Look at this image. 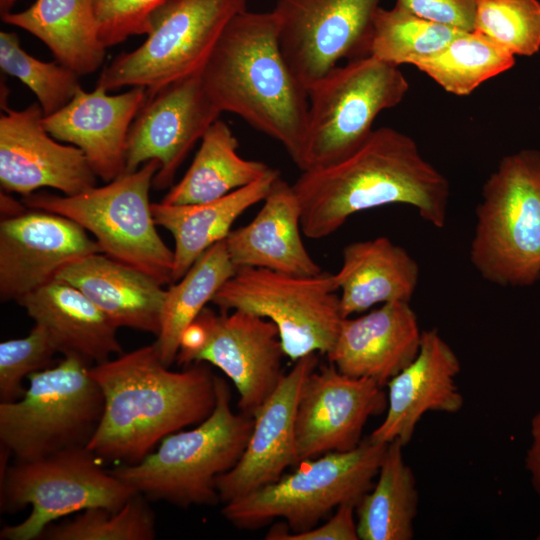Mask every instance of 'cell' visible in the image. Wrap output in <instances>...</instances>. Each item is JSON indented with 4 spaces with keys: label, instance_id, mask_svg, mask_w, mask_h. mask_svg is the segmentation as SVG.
<instances>
[{
    "label": "cell",
    "instance_id": "cell-32",
    "mask_svg": "<svg viewBox=\"0 0 540 540\" xmlns=\"http://www.w3.org/2000/svg\"><path fill=\"white\" fill-rule=\"evenodd\" d=\"M515 55L482 33H460L437 53L414 66L433 79L445 91L471 94L483 82L511 69Z\"/></svg>",
    "mask_w": 540,
    "mask_h": 540
},
{
    "label": "cell",
    "instance_id": "cell-12",
    "mask_svg": "<svg viewBox=\"0 0 540 540\" xmlns=\"http://www.w3.org/2000/svg\"><path fill=\"white\" fill-rule=\"evenodd\" d=\"M247 0H167L151 17L146 40L113 59L97 84L107 91L144 87L147 93L201 72L230 20Z\"/></svg>",
    "mask_w": 540,
    "mask_h": 540
},
{
    "label": "cell",
    "instance_id": "cell-21",
    "mask_svg": "<svg viewBox=\"0 0 540 540\" xmlns=\"http://www.w3.org/2000/svg\"><path fill=\"white\" fill-rule=\"evenodd\" d=\"M147 96L144 87L117 95L96 85L80 88L62 109L43 117V125L56 140L79 148L97 177L110 182L126 171L129 129Z\"/></svg>",
    "mask_w": 540,
    "mask_h": 540
},
{
    "label": "cell",
    "instance_id": "cell-26",
    "mask_svg": "<svg viewBox=\"0 0 540 540\" xmlns=\"http://www.w3.org/2000/svg\"><path fill=\"white\" fill-rule=\"evenodd\" d=\"M334 276L347 318L376 304L410 302L419 281V265L402 246L380 236L347 244Z\"/></svg>",
    "mask_w": 540,
    "mask_h": 540
},
{
    "label": "cell",
    "instance_id": "cell-2",
    "mask_svg": "<svg viewBox=\"0 0 540 540\" xmlns=\"http://www.w3.org/2000/svg\"><path fill=\"white\" fill-rule=\"evenodd\" d=\"M104 408L87 447L102 461L136 464L166 436L199 424L216 405V375L204 363L172 371L154 344L90 366Z\"/></svg>",
    "mask_w": 540,
    "mask_h": 540
},
{
    "label": "cell",
    "instance_id": "cell-1",
    "mask_svg": "<svg viewBox=\"0 0 540 540\" xmlns=\"http://www.w3.org/2000/svg\"><path fill=\"white\" fill-rule=\"evenodd\" d=\"M303 234L321 239L352 215L390 204L415 208L435 228L447 221L450 185L408 135L374 129L353 153L333 164L301 171L292 184Z\"/></svg>",
    "mask_w": 540,
    "mask_h": 540
},
{
    "label": "cell",
    "instance_id": "cell-44",
    "mask_svg": "<svg viewBox=\"0 0 540 540\" xmlns=\"http://www.w3.org/2000/svg\"><path fill=\"white\" fill-rule=\"evenodd\" d=\"M18 0H0V15L11 12V8Z\"/></svg>",
    "mask_w": 540,
    "mask_h": 540
},
{
    "label": "cell",
    "instance_id": "cell-36",
    "mask_svg": "<svg viewBox=\"0 0 540 540\" xmlns=\"http://www.w3.org/2000/svg\"><path fill=\"white\" fill-rule=\"evenodd\" d=\"M473 30L513 55L531 56L540 49V1L476 0Z\"/></svg>",
    "mask_w": 540,
    "mask_h": 540
},
{
    "label": "cell",
    "instance_id": "cell-4",
    "mask_svg": "<svg viewBox=\"0 0 540 540\" xmlns=\"http://www.w3.org/2000/svg\"><path fill=\"white\" fill-rule=\"evenodd\" d=\"M253 424V417L233 411L228 384L216 376V405L204 421L166 436L140 462L111 472L148 500L182 508L216 505L217 478L239 461Z\"/></svg>",
    "mask_w": 540,
    "mask_h": 540
},
{
    "label": "cell",
    "instance_id": "cell-8",
    "mask_svg": "<svg viewBox=\"0 0 540 540\" xmlns=\"http://www.w3.org/2000/svg\"><path fill=\"white\" fill-rule=\"evenodd\" d=\"M387 445L367 437L352 450L303 460L294 472L226 502L222 515L242 529L275 518L284 519L292 533L312 529L333 509L359 503L374 484Z\"/></svg>",
    "mask_w": 540,
    "mask_h": 540
},
{
    "label": "cell",
    "instance_id": "cell-39",
    "mask_svg": "<svg viewBox=\"0 0 540 540\" xmlns=\"http://www.w3.org/2000/svg\"><path fill=\"white\" fill-rule=\"evenodd\" d=\"M395 6L460 31L474 28L476 0H396Z\"/></svg>",
    "mask_w": 540,
    "mask_h": 540
},
{
    "label": "cell",
    "instance_id": "cell-25",
    "mask_svg": "<svg viewBox=\"0 0 540 540\" xmlns=\"http://www.w3.org/2000/svg\"><path fill=\"white\" fill-rule=\"evenodd\" d=\"M43 327L58 352L99 364L122 354L117 327L79 289L54 279L17 301Z\"/></svg>",
    "mask_w": 540,
    "mask_h": 540
},
{
    "label": "cell",
    "instance_id": "cell-34",
    "mask_svg": "<svg viewBox=\"0 0 540 540\" xmlns=\"http://www.w3.org/2000/svg\"><path fill=\"white\" fill-rule=\"evenodd\" d=\"M156 520L148 499L136 493L122 508L94 507L69 521L50 524L39 539L45 540H152Z\"/></svg>",
    "mask_w": 540,
    "mask_h": 540
},
{
    "label": "cell",
    "instance_id": "cell-19",
    "mask_svg": "<svg viewBox=\"0 0 540 540\" xmlns=\"http://www.w3.org/2000/svg\"><path fill=\"white\" fill-rule=\"evenodd\" d=\"M317 364L316 353L295 361L255 413L253 429L241 458L217 478L221 502L232 501L271 484L288 467L299 463L295 436L297 405L304 380Z\"/></svg>",
    "mask_w": 540,
    "mask_h": 540
},
{
    "label": "cell",
    "instance_id": "cell-18",
    "mask_svg": "<svg viewBox=\"0 0 540 540\" xmlns=\"http://www.w3.org/2000/svg\"><path fill=\"white\" fill-rule=\"evenodd\" d=\"M95 240L73 220L43 210L0 223V299L18 301L54 280L66 266L99 253Z\"/></svg>",
    "mask_w": 540,
    "mask_h": 540
},
{
    "label": "cell",
    "instance_id": "cell-20",
    "mask_svg": "<svg viewBox=\"0 0 540 540\" xmlns=\"http://www.w3.org/2000/svg\"><path fill=\"white\" fill-rule=\"evenodd\" d=\"M460 361L437 329L422 331L416 357L388 383L382 423L368 436L374 442L407 445L423 415L430 411L456 413L464 397L456 377Z\"/></svg>",
    "mask_w": 540,
    "mask_h": 540
},
{
    "label": "cell",
    "instance_id": "cell-27",
    "mask_svg": "<svg viewBox=\"0 0 540 540\" xmlns=\"http://www.w3.org/2000/svg\"><path fill=\"white\" fill-rule=\"evenodd\" d=\"M279 176L280 172L271 168L257 181L204 203H151L155 223L168 230L175 240L171 283L181 279L207 249L224 240L235 220L263 201Z\"/></svg>",
    "mask_w": 540,
    "mask_h": 540
},
{
    "label": "cell",
    "instance_id": "cell-42",
    "mask_svg": "<svg viewBox=\"0 0 540 540\" xmlns=\"http://www.w3.org/2000/svg\"><path fill=\"white\" fill-rule=\"evenodd\" d=\"M23 212H25L24 207L19 202L4 194L3 191L1 192V213L7 215L5 218H9Z\"/></svg>",
    "mask_w": 540,
    "mask_h": 540
},
{
    "label": "cell",
    "instance_id": "cell-23",
    "mask_svg": "<svg viewBox=\"0 0 540 540\" xmlns=\"http://www.w3.org/2000/svg\"><path fill=\"white\" fill-rule=\"evenodd\" d=\"M301 233L299 201L292 185L279 176L254 219L231 230L225 244L236 269L255 267L296 275L319 274L322 269L306 250Z\"/></svg>",
    "mask_w": 540,
    "mask_h": 540
},
{
    "label": "cell",
    "instance_id": "cell-10",
    "mask_svg": "<svg viewBox=\"0 0 540 540\" xmlns=\"http://www.w3.org/2000/svg\"><path fill=\"white\" fill-rule=\"evenodd\" d=\"M409 83L399 66L371 55L336 66L307 88L301 171L333 164L370 136L376 117L397 106Z\"/></svg>",
    "mask_w": 540,
    "mask_h": 540
},
{
    "label": "cell",
    "instance_id": "cell-14",
    "mask_svg": "<svg viewBox=\"0 0 540 540\" xmlns=\"http://www.w3.org/2000/svg\"><path fill=\"white\" fill-rule=\"evenodd\" d=\"M380 0H277L272 10L281 52L307 89L348 61L370 55Z\"/></svg>",
    "mask_w": 540,
    "mask_h": 540
},
{
    "label": "cell",
    "instance_id": "cell-37",
    "mask_svg": "<svg viewBox=\"0 0 540 540\" xmlns=\"http://www.w3.org/2000/svg\"><path fill=\"white\" fill-rule=\"evenodd\" d=\"M58 349L48 332L35 324L22 338L0 343V402L23 397V380L32 373L49 367Z\"/></svg>",
    "mask_w": 540,
    "mask_h": 540
},
{
    "label": "cell",
    "instance_id": "cell-15",
    "mask_svg": "<svg viewBox=\"0 0 540 540\" xmlns=\"http://www.w3.org/2000/svg\"><path fill=\"white\" fill-rule=\"evenodd\" d=\"M201 72L147 93L129 129L126 171L157 160L160 168L152 184L157 190L171 186L189 151L221 114Z\"/></svg>",
    "mask_w": 540,
    "mask_h": 540
},
{
    "label": "cell",
    "instance_id": "cell-31",
    "mask_svg": "<svg viewBox=\"0 0 540 540\" xmlns=\"http://www.w3.org/2000/svg\"><path fill=\"white\" fill-rule=\"evenodd\" d=\"M235 272L224 239L207 249L183 277L166 290L160 331L154 343L166 366L170 367L176 360L183 332Z\"/></svg>",
    "mask_w": 540,
    "mask_h": 540
},
{
    "label": "cell",
    "instance_id": "cell-33",
    "mask_svg": "<svg viewBox=\"0 0 540 540\" xmlns=\"http://www.w3.org/2000/svg\"><path fill=\"white\" fill-rule=\"evenodd\" d=\"M460 31L422 19L398 6L379 7L370 55L395 66L415 65L448 45Z\"/></svg>",
    "mask_w": 540,
    "mask_h": 540
},
{
    "label": "cell",
    "instance_id": "cell-41",
    "mask_svg": "<svg viewBox=\"0 0 540 540\" xmlns=\"http://www.w3.org/2000/svg\"><path fill=\"white\" fill-rule=\"evenodd\" d=\"M525 465L531 475L532 485L540 496V446L531 445L526 454Z\"/></svg>",
    "mask_w": 540,
    "mask_h": 540
},
{
    "label": "cell",
    "instance_id": "cell-29",
    "mask_svg": "<svg viewBox=\"0 0 540 540\" xmlns=\"http://www.w3.org/2000/svg\"><path fill=\"white\" fill-rule=\"evenodd\" d=\"M229 125L217 119L205 132L183 178L163 197L165 204H198L221 198L268 173L269 165L238 154Z\"/></svg>",
    "mask_w": 540,
    "mask_h": 540
},
{
    "label": "cell",
    "instance_id": "cell-28",
    "mask_svg": "<svg viewBox=\"0 0 540 540\" xmlns=\"http://www.w3.org/2000/svg\"><path fill=\"white\" fill-rule=\"evenodd\" d=\"M1 19L37 37L56 61L79 76L95 72L104 62L106 47L99 37L94 0H35Z\"/></svg>",
    "mask_w": 540,
    "mask_h": 540
},
{
    "label": "cell",
    "instance_id": "cell-35",
    "mask_svg": "<svg viewBox=\"0 0 540 540\" xmlns=\"http://www.w3.org/2000/svg\"><path fill=\"white\" fill-rule=\"evenodd\" d=\"M0 68L34 93L44 116L66 106L81 88L76 72L58 61L45 62L31 56L21 47L15 32H0Z\"/></svg>",
    "mask_w": 540,
    "mask_h": 540
},
{
    "label": "cell",
    "instance_id": "cell-24",
    "mask_svg": "<svg viewBox=\"0 0 540 540\" xmlns=\"http://www.w3.org/2000/svg\"><path fill=\"white\" fill-rule=\"evenodd\" d=\"M55 279L79 289L117 328L158 335L166 290L146 273L99 252L66 266Z\"/></svg>",
    "mask_w": 540,
    "mask_h": 540
},
{
    "label": "cell",
    "instance_id": "cell-16",
    "mask_svg": "<svg viewBox=\"0 0 540 540\" xmlns=\"http://www.w3.org/2000/svg\"><path fill=\"white\" fill-rule=\"evenodd\" d=\"M387 408L383 387L341 373L333 364L315 368L302 385L295 421L299 462L361 443L363 428Z\"/></svg>",
    "mask_w": 540,
    "mask_h": 540
},
{
    "label": "cell",
    "instance_id": "cell-22",
    "mask_svg": "<svg viewBox=\"0 0 540 540\" xmlns=\"http://www.w3.org/2000/svg\"><path fill=\"white\" fill-rule=\"evenodd\" d=\"M421 339L410 303L388 302L360 317L344 318L327 358L341 373L383 387L416 357Z\"/></svg>",
    "mask_w": 540,
    "mask_h": 540
},
{
    "label": "cell",
    "instance_id": "cell-40",
    "mask_svg": "<svg viewBox=\"0 0 540 540\" xmlns=\"http://www.w3.org/2000/svg\"><path fill=\"white\" fill-rule=\"evenodd\" d=\"M355 507L352 504L341 505L326 523L303 532L289 533L285 528H273L265 538L268 540H358Z\"/></svg>",
    "mask_w": 540,
    "mask_h": 540
},
{
    "label": "cell",
    "instance_id": "cell-11",
    "mask_svg": "<svg viewBox=\"0 0 540 540\" xmlns=\"http://www.w3.org/2000/svg\"><path fill=\"white\" fill-rule=\"evenodd\" d=\"M334 274L296 275L265 268L236 269L212 303L272 321L285 356L292 361L332 349L344 316Z\"/></svg>",
    "mask_w": 540,
    "mask_h": 540
},
{
    "label": "cell",
    "instance_id": "cell-3",
    "mask_svg": "<svg viewBox=\"0 0 540 540\" xmlns=\"http://www.w3.org/2000/svg\"><path fill=\"white\" fill-rule=\"evenodd\" d=\"M201 75L221 113H234L281 143L299 167L308 94L281 52L273 11L245 10L234 16Z\"/></svg>",
    "mask_w": 540,
    "mask_h": 540
},
{
    "label": "cell",
    "instance_id": "cell-6",
    "mask_svg": "<svg viewBox=\"0 0 540 540\" xmlns=\"http://www.w3.org/2000/svg\"><path fill=\"white\" fill-rule=\"evenodd\" d=\"M0 508L13 514L28 505L22 522L2 528L1 540H34L52 522L89 508H122L137 492L105 470L87 446L7 465L10 451L1 446Z\"/></svg>",
    "mask_w": 540,
    "mask_h": 540
},
{
    "label": "cell",
    "instance_id": "cell-5",
    "mask_svg": "<svg viewBox=\"0 0 540 540\" xmlns=\"http://www.w3.org/2000/svg\"><path fill=\"white\" fill-rule=\"evenodd\" d=\"M469 257L480 276L501 287L540 280V151L504 156L485 181Z\"/></svg>",
    "mask_w": 540,
    "mask_h": 540
},
{
    "label": "cell",
    "instance_id": "cell-7",
    "mask_svg": "<svg viewBox=\"0 0 540 540\" xmlns=\"http://www.w3.org/2000/svg\"><path fill=\"white\" fill-rule=\"evenodd\" d=\"M159 168L157 160H150L104 186L70 196L32 193L23 203L73 220L92 233L101 253L165 285L171 283L174 252L158 234L149 202Z\"/></svg>",
    "mask_w": 540,
    "mask_h": 540
},
{
    "label": "cell",
    "instance_id": "cell-13",
    "mask_svg": "<svg viewBox=\"0 0 540 540\" xmlns=\"http://www.w3.org/2000/svg\"><path fill=\"white\" fill-rule=\"evenodd\" d=\"M284 356L272 321L243 310L217 314L204 308L183 332L176 360L219 368L239 393L240 412L254 417L284 375Z\"/></svg>",
    "mask_w": 540,
    "mask_h": 540
},
{
    "label": "cell",
    "instance_id": "cell-43",
    "mask_svg": "<svg viewBox=\"0 0 540 540\" xmlns=\"http://www.w3.org/2000/svg\"><path fill=\"white\" fill-rule=\"evenodd\" d=\"M531 436H532V444L540 446V410L532 418Z\"/></svg>",
    "mask_w": 540,
    "mask_h": 540
},
{
    "label": "cell",
    "instance_id": "cell-9",
    "mask_svg": "<svg viewBox=\"0 0 540 540\" xmlns=\"http://www.w3.org/2000/svg\"><path fill=\"white\" fill-rule=\"evenodd\" d=\"M91 364L69 354L32 373L22 398L0 402V443L16 461L87 446L103 414V393Z\"/></svg>",
    "mask_w": 540,
    "mask_h": 540
},
{
    "label": "cell",
    "instance_id": "cell-17",
    "mask_svg": "<svg viewBox=\"0 0 540 540\" xmlns=\"http://www.w3.org/2000/svg\"><path fill=\"white\" fill-rule=\"evenodd\" d=\"M0 184L2 191L28 196L43 188L76 195L96 185V174L83 152L55 140L43 125L44 113L34 102L22 110L1 101Z\"/></svg>",
    "mask_w": 540,
    "mask_h": 540
},
{
    "label": "cell",
    "instance_id": "cell-30",
    "mask_svg": "<svg viewBox=\"0 0 540 540\" xmlns=\"http://www.w3.org/2000/svg\"><path fill=\"white\" fill-rule=\"evenodd\" d=\"M403 445H387L377 481L355 507L360 540H411L419 494Z\"/></svg>",
    "mask_w": 540,
    "mask_h": 540
},
{
    "label": "cell",
    "instance_id": "cell-38",
    "mask_svg": "<svg viewBox=\"0 0 540 540\" xmlns=\"http://www.w3.org/2000/svg\"><path fill=\"white\" fill-rule=\"evenodd\" d=\"M167 0H94L99 37L108 48L148 34L153 13Z\"/></svg>",
    "mask_w": 540,
    "mask_h": 540
}]
</instances>
